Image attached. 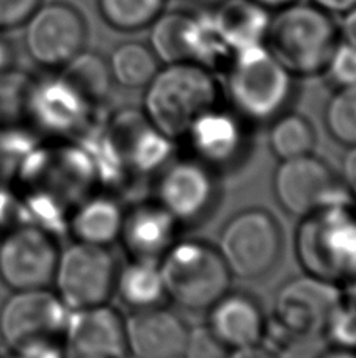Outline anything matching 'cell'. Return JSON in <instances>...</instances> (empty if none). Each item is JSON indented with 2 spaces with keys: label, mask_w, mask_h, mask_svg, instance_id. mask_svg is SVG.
<instances>
[{
  "label": "cell",
  "mask_w": 356,
  "mask_h": 358,
  "mask_svg": "<svg viewBox=\"0 0 356 358\" xmlns=\"http://www.w3.org/2000/svg\"><path fill=\"white\" fill-rule=\"evenodd\" d=\"M143 92L144 118L173 142L223 96L217 73L192 62L162 65Z\"/></svg>",
  "instance_id": "1"
},
{
  "label": "cell",
  "mask_w": 356,
  "mask_h": 358,
  "mask_svg": "<svg viewBox=\"0 0 356 358\" xmlns=\"http://www.w3.org/2000/svg\"><path fill=\"white\" fill-rule=\"evenodd\" d=\"M339 43L338 22L309 2L272 11L265 48L295 78L320 76Z\"/></svg>",
  "instance_id": "2"
},
{
  "label": "cell",
  "mask_w": 356,
  "mask_h": 358,
  "mask_svg": "<svg viewBox=\"0 0 356 358\" xmlns=\"http://www.w3.org/2000/svg\"><path fill=\"white\" fill-rule=\"evenodd\" d=\"M223 96L230 108L251 123H270L288 110L295 94V76L265 44L232 55L225 68Z\"/></svg>",
  "instance_id": "3"
},
{
  "label": "cell",
  "mask_w": 356,
  "mask_h": 358,
  "mask_svg": "<svg viewBox=\"0 0 356 358\" xmlns=\"http://www.w3.org/2000/svg\"><path fill=\"white\" fill-rule=\"evenodd\" d=\"M295 253L303 271L320 280H356V210L350 204L323 208L302 217Z\"/></svg>",
  "instance_id": "4"
},
{
  "label": "cell",
  "mask_w": 356,
  "mask_h": 358,
  "mask_svg": "<svg viewBox=\"0 0 356 358\" xmlns=\"http://www.w3.org/2000/svg\"><path fill=\"white\" fill-rule=\"evenodd\" d=\"M167 299L190 311L209 310L230 292L231 272L217 247L205 241H176L161 258Z\"/></svg>",
  "instance_id": "5"
},
{
  "label": "cell",
  "mask_w": 356,
  "mask_h": 358,
  "mask_svg": "<svg viewBox=\"0 0 356 358\" xmlns=\"http://www.w3.org/2000/svg\"><path fill=\"white\" fill-rule=\"evenodd\" d=\"M217 248L232 277L259 280L281 258V227L269 210H242L225 225Z\"/></svg>",
  "instance_id": "6"
},
{
  "label": "cell",
  "mask_w": 356,
  "mask_h": 358,
  "mask_svg": "<svg viewBox=\"0 0 356 358\" xmlns=\"http://www.w3.org/2000/svg\"><path fill=\"white\" fill-rule=\"evenodd\" d=\"M21 29L25 54L46 73L59 71L87 49V19L65 0H44Z\"/></svg>",
  "instance_id": "7"
},
{
  "label": "cell",
  "mask_w": 356,
  "mask_h": 358,
  "mask_svg": "<svg viewBox=\"0 0 356 358\" xmlns=\"http://www.w3.org/2000/svg\"><path fill=\"white\" fill-rule=\"evenodd\" d=\"M117 261L109 247L74 242L60 252L54 286L68 310H85L105 305L117 281Z\"/></svg>",
  "instance_id": "8"
},
{
  "label": "cell",
  "mask_w": 356,
  "mask_h": 358,
  "mask_svg": "<svg viewBox=\"0 0 356 358\" xmlns=\"http://www.w3.org/2000/svg\"><path fill=\"white\" fill-rule=\"evenodd\" d=\"M60 252L54 233L41 225L10 228L0 239V281L11 291L49 287Z\"/></svg>",
  "instance_id": "9"
},
{
  "label": "cell",
  "mask_w": 356,
  "mask_h": 358,
  "mask_svg": "<svg viewBox=\"0 0 356 358\" xmlns=\"http://www.w3.org/2000/svg\"><path fill=\"white\" fill-rule=\"evenodd\" d=\"M273 194L285 213L300 219L353 201L333 170L313 155L281 161L273 176Z\"/></svg>",
  "instance_id": "10"
},
{
  "label": "cell",
  "mask_w": 356,
  "mask_h": 358,
  "mask_svg": "<svg viewBox=\"0 0 356 358\" xmlns=\"http://www.w3.org/2000/svg\"><path fill=\"white\" fill-rule=\"evenodd\" d=\"M55 291H11L0 306V338L8 349L40 341H61L69 317Z\"/></svg>",
  "instance_id": "11"
},
{
  "label": "cell",
  "mask_w": 356,
  "mask_h": 358,
  "mask_svg": "<svg viewBox=\"0 0 356 358\" xmlns=\"http://www.w3.org/2000/svg\"><path fill=\"white\" fill-rule=\"evenodd\" d=\"M344 297L339 286L332 281L308 273L295 277L279 287L276 294V321L292 335L320 334Z\"/></svg>",
  "instance_id": "12"
},
{
  "label": "cell",
  "mask_w": 356,
  "mask_h": 358,
  "mask_svg": "<svg viewBox=\"0 0 356 358\" xmlns=\"http://www.w3.org/2000/svg\"><path fill=\"white\" fill-rule=\"evenodd\" d=\"M61 349L65 358H127L124 317L107 303L69 311Z\"/></svg>",
  "instance_id": "13"
},
{
  "label": "cell",
  "mask_w": 356,
  "mask_h": 358,
  "mask_svg": "<svg viewBox=\"0 0 356 358\" xmlns=\"http://www.w3.org/2000/svg\"><path fill=\"white\" fill-rule=\"evenodd\" d=\"M98 108L90 104L59 71L35 79L29 121L38 129L68 136L84 129Z\"/></svg>",
  "instance_id": "14"
},
{
  "label": "cell",
  "mask_w": 356,
  "mask_h": 358,
  "mask_svg": "<svg viewBox=\"0 0 356 358\" xmlns=\"http://www.w3.org/2000/svg\"><path fill=\"white\" fill-rule=\"evenodd\" d=\"M215 194L212 170L196 159L168 165L157 184V203L179 223H192L205 217L214 204Z\"/></svg>",
  "instance_id": "15"
},
{
  "label": "cell",
  "mask_w": 356,
  "mask_h": 358,
  "mask_svg": "<svg viewBox=\"0 0 356 358\" xmlns=\"http://www.w3.org/2000/svg\"><path fill=\"white\" fill-rule=\"evenodd\" d=\"M184 138L188 140L196 161L211 170L236 164L248 142L245 120L220 104L196 118Z\"/></svg>",
  "instance_id": "16"
},
{
  "label": "cell",
  "mask_w": 356,
  "mask_h": 358,
  "mask_svg": "<svg viewBox=\"0 0 356 358\" xmlns=\"http://www.w3.org/2000/svg\"><path fill=\"white\" fill-rule=\"evenodd\" d=\"M127 352L133 358H182L188 327L165 306L132 311L124 317Z\"/></svg>",
  "instance_id": "17"
},
{
  "label": "cell",
  "mask_w": 356,
  "mask_h": 358,
  "mask_svg": "<svg viewBox=\"0 0 356 358\" xmlns=\"http://www.w3.org/2000/svg\"><path fill=\"white\" fill-rule=\"evenodd\" d=\"M181 223L156 203H143L124 214L119 239L132 258L157 259L177 241Z\"/></svg>",
  "instance_id": "18"
},
{
  "label": "cell",
  "mask_w": 356,
  "mask_h": 358,
  "mask_svg": "<svg viewBox=\"0 0 356 358\" xmlns=\"http://www.w3.org/2000/svg\"><path fill=\"white\" fill-rule=\"evenodd\" d=\"M209 329L228 349L260 344L267 324L256 299L242 292H228L209 308Z\"/></svg>",
  "instance_id": "19"
},
{
  "label": "cell",
  "mask_w": 356,
  "mask_h": 358,
  "mask_svg": "<svg viewBox=\"0 0 356 358\" xmlns=\"http://www.w3.org/2000/svg\"><path fill=\"white\" fill-rule=\"evenodd\" d=\"M209 13L232 55L265 43L272 11L254 0H218L209 6Z\"/></svg>",
  "instance_id": "20"
},
{
  "label": "cell",
  "mask_w": 356,
  "mask_h": 358,
  "mask_svg": "<svg viewBox=\"0 0 356 358\" xmlns=\"http://www.w3.org/2000/svg\"><path fill=\"white\" fill-rule=\"evenodd\" d=\"M124 210L112 196L96 195L82 201L69 219V231L75 242L109 247L121 236Z\"/></svg>",
  "instance_id": "21"
},
{
  "label": "cell",
  "mask_w": 356,
  "mask_h": 358,
  "mask_svg": "<svg viewBox=\"0 0 356 358\" xmlns=\"http://www.w3.org/2000/svg\"><path fill=\"white\" fill-rule=\"evenodd\" d=\"M115 292L133 311L162 305L167 292L161 261L132 258L123 268H118Z\"/></svg>",
  "instance_id": "22"
},
{
  "label": "cell",
  "mask_w": 356,
  "mask_h": 358,
  "mask_svg": "<svg viewBox=\"0 0 356 358\" xmlns=\"http://www.w3.org/2000/svg\"><path fill=\"white\" fill-rule=\"evenodd\" d=\"M113 84L126 90H143L154 78L162 63L148 43L123 41L107 57Z\"/></svg>",
  "instance_id": "23"
},
{
  "label": "cell",
  "mask_w": 356,
  "mask_h": 358,
  "mask_svg": "<svg viewBox=\"0 0 356 358\" xmlns=\"http://www.w3.org/2000/svg\"><path fill=\"white\" fill-rule=\"evenodd\" d=\"M59 73L96 108L104 104L115 85L107 65V57L90 49L82 50L59 69Z\"/></svg>",
  "instance_id": "24"
},
{
  "label": "cell",
  "mask_w": 356,
  "mask_h": 358,
  "mask_svg": "<svg viewBox=\"0 0 356 358\" xmlns=\"http://www.w3.org/2000/svg\"><path fill=\"white\" fill-rule=\"evenodd\" d=\"M190 16L192 10H165L148 27V46L162 65L188 62Z\"/></svg>",
  "instance_id": "25"
},
{
  "label": "cell",
  "mask_w": 356,
  "mask_h": 358,
  "mask_svg": "<svg viewBox=\"0 0 356 358\" xmlns=\"http://www.w3.org/2000/svg\"><path fill=\"white\" fill-rule=\"evenodd\" d=\"M314 145V127L303 115L285 110L270 121L269 146L279 161L313 155Z\"/></svg>",
  "instance_id": "26"
},
{
  "label": "cell",
  "mask_w": 356,
  "mask_h": 358,
  "mask_svg": "<svg viewBox=\"0 0 356 358\" xmlns=\"http://www.w3.org/2000/svg\"><path fill=\"white\" fill-rule=\"evenodd\" d=\"M168 0H96V8L110 29L133 34L148 29L167 10Z\"/></svg>",
  "instance_id": "27"
},
{
  "label": "cell",
  "mask_w": 356,
  "mask_h": 358,
  "mask_svg": "<svg viewBox=\"0 0 356 358\" xmlns=\"http://www.w3.org/2000/svg\"><path fill=\"white\" fill-rule=\"evenodd\" d=\"M36 76L17 66L0 71V129L29 121V106Z\"/></svg>",
  "instance_id": "28"
},
{
  "label": "cell",
  "mask_w": 356,
  "mask_h": 358,
  "mask_svg": "<svg viewBox=\"0 0 356 358\" xmlns=\"http://www.w3.org/2000/svg\"><path fill=\"white\" fill-rule=\"evenodd\" d=\"M323 121L333 140L347 148L356 146V85L334 88L325 106Z\"/></svg>",
  "instance_id": "29"
},
{
  "label": "cell",
  "mask_w": 356,
  "mask_h": 358,
  "mask_svg": "<svg viewBox=\"0 0 356 358\" xmlns=\"http://www.w3.org/2000/svg\"><path fill=\"white\" fill-rule=\"evenodd\" d=\"M333 348L356 350V302L347 296L333 311L323 329Z\"/></svg>",
  "instance_id": "30"
},
{
  "label": "cell",
  "mask_w": 356,
  "mask_h": 358,
  "mask_svg": "<svg viewBox=\"0 0 356 358\" xmlns=\"http://www.w3.org/2000/svg\"><path fill=\"white\" fill-rule=\"evenodd\" d=\"M328 84L333 88L356 85V46L339 41L323 69Z\"/></svg>",
  "instance_id": "31"
},
{
  "label": "cell",
  "mask_w": 356,
  "mask_h": 358,
  "mask_svg": "<svg viewBox=\"0 0 356 358\" xmlns=\"http://www.w3.org/2000/svg\"><path fill=\"white\" fill-rule=\"evenodd\" d=\"M230 349L221 343L209 325L188 329L182 358H226Z\"/></svg>",
  "instance_id": "32"
},
{
  "label": "cell",
  "mask_w": 356,
  "mask_h": 358,
  "mask_svg": "<svg viewBox=\"0 0 356 358\" xmlns=\"http://www.w3.org/2000/svg\"><path fill=\"white\" fill-rule=\"evenodd\" d=\"M44 0H0V31L21 29Z\"/></svg>",
  "instance_id": "33"
},
{
  "label": "cell",
  "mask_w": 356,
  "mask_h": 358,
  "mask_svg": "<svg viewBox=\"0 0 356 358\" xmlns=\"http://www.w3.org/2000/svg\"><path fill=\"white\" fill-rule=\"evenodd\" d=\"M8 350L10 354L6 358H65L61 349V341L31 343Z\"/></svg>",
  "instance_id": "34"
},
{
  "label": "cell",
  "mask_w": 356,
  "mask_h": 358,
  "mask_svg": "<svg viewBox=\"0 0 356 358\" xmlns=\"http://www.w3.org/2000/svg\"><path fill=\"white\" fill-rule=\"evenodd\" d=\"M341 182L344 184L348 195L356 201V146L347 148L341 165Z\"/></svg>",
  "instance_id": "35"
},
{
  "label": "cell",
  "mask_w": 356,
  "mask_h": 358,
  "mask_svg": "<svg viewBox=\"0 0 356 358\" xmlns=\"http://www.w3.org/2000/svg\"><path fill=\"white\" fill-rule=\"evenodd\" d=\"M338 34L339 41L356 46V6L339 16Z\"/></svg>",
  "instance_id": "36"
},
{
  "label": "cell",
  "mask_w": 356,
  "mask_h": 358,
  "mask_svg": "<svg viewBox=\"0 0 356 358\" xmlns=\"http://www.w3.org/2000/svg\"><path fill=\"white\" fill-rule=\"evenodd\" d=\"M16 66V46L6 31H0V71Z\"/></svg>",
  "instance_id": "37"
},
{
  "label": "cell",
  "mask_w": 356,
  "mask_h": 358,
  "mask_svg": "<svg viewBox=\"0 0 356 358\" xmlns=\"http://www.w3.org/2000/svg\"><path fill=\"white\" fill-rule=\"evenodd\" d=\"M309 3L316 5L317 8L327 11L328 15L336 17L356 6V0H309Z\"/></svg>",
  "instance_id": "38"
},
{
  "label": "cell",
  "mask_w": 356,
  "mask_h": 358,
  "mask_svg": "<svg viewBox=\"0 0 356 358\" xmlns=\"http://www.w3.org/2000/svg\"><path fill=\"white\" fill-rule=\"evenodd\" d=\"M226 358H276V355H273V352L260 344H254V346L231 349Z\"/></svg>",
  "instance_id": "39"
},
{
  "label": "cell",
  "mask_w": 356,
  "mask_h": 358,
  "mask_svg": "<svg viewBox=\"0 0 356 358\" xmlns=\"http://www.w3.org/2000/svg\"><path fill=\"white\" fill-rule=\"evenodd\" d=\"M319 358H356V350L333 348L332 350H328V352L320 355Z\"/></svg>",
  "instance_id": "40"
},
{
  "label": "cell",
  "mask_w": 356,
  "mask_h": 358,
  "mask_svg": "<svg viewBox=\"0 0 356 358\" xmlns=\"http://www.w3.org/2000/svg\"><path fill=\"white\" fill-rule=\"evenodd\" d=\"M254 2L262 5L264 8H267L269 11H275V10L283 8L285 5L297 2V0H254Z\"/></svg>",
  "instance_id": "41"
},
{
  "label": "cell",
  "mask_w": 356,
  "mask_h": 358,
  "mask_svg": "<svg viewBox=\"0 0 356 358\" xmlns=\"http://www.w3.org/2000/svg\"><path fill=\"white\" fill-rule=\"evenodd\" d=\"M347 297L355 300V302H356V280L352 281V283H350V292L347 294Z\"/></svg>",
  "instance_id": "42"
},
{
  "label": "cell",
  "mask_w": 356,
  "mask_h": 358,
  "mask_svg": "<svg viewBox=\"0 0 356 358\" xmlns=\"http://www.w3.org/2000/svg\"><path fill=\"white\" fill-rule=\"evenodd\" d=\"M0 358H2V357H0Z\"/></svg>",
  "instance_id": "43"
}]
</instances>
